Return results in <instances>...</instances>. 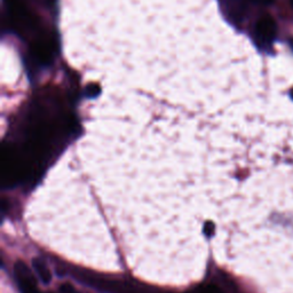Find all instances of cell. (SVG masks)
<instances>
[{"label": "cell", "mask_w": 293, "mask_h": 293, "mask_svg": "<svg viewBox=\"0 0 293 293\" xmlns=\"http://www.w3.org/2000/svg\"><path fill=\"white\" fill-rule=\"evenodd\" d=\"M291 97H292V99H293V91L291 92Z\"/></svg>", "instance_id": "cell-6"}, {"label": "cell", "mask_w": 293, "mask_h": 293, "mask_svg": "<svg viewBox=\"0 0 293 293\" xmlns=\"http://www.w3.org/2000/svg\"><path fill=\"white\" fill-rule=\"evenodd\" d=\"M60 290H61L62 293H77V291L74 290V287L71 284H69V283L61 285V289Z\"/></svg>", "instance_id": "cell-5"}, {"label": "cell", "mask_w": 293, "mask_h": 293, "mask_svg": "<svg viewBox=\"0 0 293 293\" xmlns=\"http://www.w3.org/2000/svg\"><path fill=\"white\" fill-rule=\"evenodd\" d=\"M15 275L23 293H37L35 276L24 262L17 261L15 263Z\"/></svg>", "instance_id": "cell-2"}, {"label": "cell", "mask_w": 293, "mask_h": 293, "mask_svg": "<svg viewBox=\"0 0 293 293\" xmlns=\"http://www.w3.org/2000/svg\"><path fill=\"white\" fill-rule=\"evenodd\" d=\"M32 267H34V271L36 272L37 276L39 277V280L44 284H48L50 280H52V274H50L49 268L44 260L40 258H35L32 260Z\"/></svg>", "instance_id": "cell-3"}, {"label": "cell", "mask_w": 293, "mask_h": 293, "mask_svg": "<svg viewBox=\"0 0 293 293\" xmlns=\"http://www.w3.org/2000/svg\"><path fill=\"white\" fill-rule=\"evenodd\" d=\"M198 293H222V291L215 284H206L199 289Z\"/></svg>", "instance_id": "cell-4"}, {"label": "cell", "mask_w": 293, "mask_h": 293, "mask_svg": "<svg viewBox=\"0 0 293 293\" xmlns=\"http://www.w3.org/2000/svg\"><path fill=\"white\" fill-rule=\"evenodd\" d=\"M255 38L258 43L262 46L272 45L276 36V23L272 16L264 15L255 24Z\"/></svg>", "instance_id": "cell-1"}, {"label": "cell", "mask_w": 293, "mask_h": 293, "mask_svg": "<svg viewBox=\"0 0 293 293\" xmlns=\"http://www.w3.org/2000/svg\"><path fill=\"white\" fill-rule=\"evenodd\" d=\"M292 4H293V0H292Z\"/></svg>", "instance_id": "cell-7"}]
</instances>
